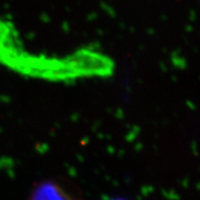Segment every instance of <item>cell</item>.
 Returning a JSON list of instances; mask_svg holds the SVG:
<instances>
[{"mask_svg":"<svg viewBox=\"0 0 200 200\" xmlns=\"http://www.w3.org/2000/svg\"><path fill=\"white\" fill-rule=\"evenodd\" d=\"M29 200H82L74 187L63 180L49 179L35 185Z\"/></svg>","mask_w":200,"mask_h":200,"instance_id":"obj_1","label":"cell"},{"mask_svg":"<svg viewBox=\"0 0 200 200\" xmlns=\"http://www.w3.org/2000/svg\"><path fill=\"white\" fill-rule=\"evenodd\" d=\"M112 200H125V199H112Z\"/></svg>","mask_w":200,"mask_h":200,"instance_id":"obj_2","label":"cell"}]
</instances>
